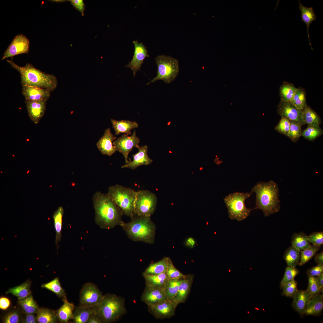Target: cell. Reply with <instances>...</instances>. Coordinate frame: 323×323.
<instances>
[{
  "label": "cell",
  "mask_w": 323,
  "mask_h": 323,
  "mask_svg": "<svg viewBox=\"0 0 323 323\" xmlns=\"http://www.w3.org/2000/svg\"><path fill=\"white\" fill-rule=\"evenodd\" d=\"M155 60L157 66V74L147 85L159 80L167 83L173 82L179 71L178 60L171 56L164 54L158 55Z\"/></svg>",
  "instance_id": "obj_8"
},
{
  "label": "cell",
  "mask_w": 323,
  "mask_h": 323,
  "mask_svg": "<svg viewBox=\"0 0 323 323\" xmlns=\"http://www.w3.org/2000/svg\"><path fill=\"white\" fill-rule=\"evenodd\" d=\"M126 313L124 299L114 294L103 295L100 303L95 306V313L102 323L115 322Z\"/></svg>",
  "instance_id": "obj_5"
},
{
  "label": "cell",
  "mask_w": 323,
  "mask_h": 323,
  "mask_svg": "<svg viewBox=\"0 0 323 323\" xmlns=\"http://www.w3.org/2000/svg\"><path fill=\"white\" fill-rule=\"evenodd\" d=\"M63 303L56 312L57 317L61 322L67 323L73 319V311L75 307L74 304L68 301L66 298H63Z\"/></svg>",
  "instance_id": "obj_27"
},
{
  "label": "cell",
  "mask_w": 323,
  "mask_h": 323,
  "mask_svg": "<svg viewBox=\"0 0 323 323\" xmlns=\"http://www.w3.org/2000/svg\"><path fill=\"white\" fill-rule=\"evenodd\" d=\"M79 296L80 305L95 307L100 303L103 295L95 285L87 282L83 286Z\"/></svg>",
  "instance_id": "obj_10"
},
{
  "label": "cell",
  "mask_w": 323,
  "mask_h": 323,
  "mask_svg": "<svg viewBox=\"0 0 323 323\" xmlns=\"http://www.w3.org/2000/svg\"><path fill=\"white\" fill-rule=\"evenodd\" d=\"M10 302L7 298L1 297L0 299V308L2 310H5L10 306Z\"/></svg>",
  "instance_id": "obj_53"
},
{
  "label": "cell",
  "mask_w": 323,
  "mask_h": 323,
  "mask_svg": "<svg viewBox=\"0 0 323 323\" xmlns=\"http://www.w3.org/2000/svg\"><path fill=\"white\" fill-rule=\"evenodd\" d=\"M315 261L318 264L323 265V251L316 255L315 257Z\"/></svg>",
  "instance_id": "obj_56"
},
{
  "label": "cell",
  "mask_w": 323,
  "mask_h": 323,
  "mask_svg": "<svg viewBox=\"0 0 323 323\" xmlns=\"http://www.w3.org/2000/svg\"><path fill=\"white\" fill-rule=\"evenodd\" d=\"M167 299L163 290L154 289L146 286L141 297V301L147 305H154Z\"/></svg>",
  "instance_id": "obj_20"
},
{
  "label": "cell",
  "mask_w": 323,
  "mask_h": 323,
  "mask_svg": "<svg viewBox=\"0 0 323 323\" xmlns=\"http://www.w3.org/2000/svg\"><path fill=\"white\" fill-rule=\"evenodd\" d=\"M292 245L300 251L309 248L311 245L308 239V236L304 232L295 233L291 240Z\"/></svg>",
  "instance_id": "obj_33"
},
{
  "label": "cell",
  "mask_w": 323,
  "mask_h": 323,
  "mask_svg": "<svg viewBox=\"0 0 323 323\" xmlns=\"http://www.w3.org/2000/svg\"><path fill=\"white\" fill-rule=\"evenodd\" d=\"M252 192H235L229 194L224 199L228 216L232 220L240 221L246 219L252 209L247 208L245 204Z\"/></svg>",
  "instance_id": "obj_7"
},
{
  "label": "cell",
  "mask_w": 323,
  "mask_h": 323,
  "mask_svg": "<svg viewBox=\"0 0 323 323\" xmlns=\"http://www.w3.org/2000/svg\"><path fill=\"white\" fill-rule=\"evenodd\" d=\"M251 192L256 194V206L254 209L261 210L266 217L280 211L279 189L277 184L273 180L258 182Z\"/></svg>",
  "instance_id": "obj_2"
},
{
  "label": "cell",
  "mask_w": 323,
  "mask_h": 323,
  "mask_svg": "<svg viewBox=\"0 0 323 323\" xmlns=\"http://www.w3.org/2000/svg\"><path fill=\"white\" fill-rule=\"evenodd\" d=\"M20 320V316L18 313L13 311L8 313L4 318V322L5 323H17Z\"/></svg>",
  "instance_id": "obj_50"
},
{
  "label": "cell",
  "mask_w": 323,
  "mask_h": 323,
  "mask_svg": "<svg viewBox=\"0 0 323 323\" xmlns=\"http://www.w3.org/2000/svg\"><path fill=\"white\" fill-rule=\"evenodd\" d=\"M138 152L132 155L133 160L129 158L128 162L121 167V168H129L134 170L142 165H148L150 164L153 160L150 159L147 154L148 146H142L138 148Z\"/></svg>",
  "instance_id": "obj_16"
},
{
  "label": "cell",
  "mask_w": 323,
  "mask_h": 323,
  "mask_svg": "<svg viewBox=\"0 0 323 323\" xmlns=\"http://www.w3.org/2000/svg\"><path fill=\"white\" fill-rule=\"evenodd\" d=\"M132 43L134 46V52L133 58L129 63L125 66L130 68L133 71V76H135L137 72L140 70L143 60L149 55L146 47L142 42H139L137 40H134Z\"/></svg>",
  "instance_id": "obj_15"
},
{
  "label": "cell",
  "mask_w": 323,
  "mask_h": 323,
  "mask_svg": "<svg viewBox=\"0 0 323 323\" xmlns=\"http://www.w3.org/2000/svg\"><path fill=\"white\" fill-rule=\"evenodd\" d=\"M166 273L168 277L172 279L184 278L187 276V275L181 273L176 268L169 258H168Z\"/></svg>",
  "instance_id": "obj_45"
},
{
  "label": "cell",
  "mask_w": 323,
  "mask_h": 323,
  "mask_svg": "<svg viewBox=\"0 0 323 323\" xmlns=\"http://www.w3.org/2000/svg\"><path fill=\"white\" fill-rule=\"evenodd\" d=\"M47 100H25L28 113L31 120L37 124L42 118L46 109Z\"/></svg>",
  "instance_id": "obj_17"
},
{
  "label": "cell",
  "mask_w": 323,
  "mask_h": 323,
  "mask_svg": "<svg viewBox=\"0 0 323 323\" xmlns=\"http://www.w3.org/2000/svg\"><path fill=\"white\" fill-rule=\"evenodd\" d=\"M299 271L295 267L288 266L285 269L284 277L280 283L281 288L287 284L294 279L295 277L299 273Z\"/></svg>",
  "instance_id": "obj_44"
},
{
  "label": "cell",
  "mask_w": 323,
  "mask_h": 323,
  "mask_svg": "<svg viewBox=\"0 0 323 323\" xmlns=\"http://www.w3.org/2000/svg\"><path fill=\"white\" fill-rule=\"evenodd\" d=\"M140 139L136 135L134 130L132 135L130 136L124 134L118 138L113 142V145L116 148L117 151L122 154L125 159V163H127L128 154L134 147L138 148Z\"/></svg>",
  "instance_id": "obj_11"
},
{
  "label": "cell",
  "mask_w": 323,
  "mask_h": 323,
  "mask_svg": "<svg viewBox=\"0 0 323 323\" xmlns=\"http://www.w3.org/2000/svg\"><path fill=\"white\" fill-rule=\"evenodd\" d=\"M7 61L13 68L19 73L22 86H37L46 89L51 92L56 88L57 80L54 75L43 72L30 63H27L25 66H20L13 62V58Z\"/></svg>",
  "instance_id": "obj_3"
},
{
  "label": "cell",
  "mask_w": 323,
  "mask_h": 323,
  "mask_svg": "<svg viewBox=\"0 0 323 323\" xmlns=\"http://www.w3.org/2000/svg\"><path fill=\"white\" fill-rule=\"evenodd\" d=\"M290 121V128L287 136L292 141L296 142L301 135V126L297 121L292 120Z\"/></svg>",
  "instance_id": "obj_43"
},
{
  "label": "cell",
  "mask_w": 323,
  "mask_h": 323,
  "mask_svg": "<svg viewBox=\"0 0 323 323\" xmlns=\"http://www.w3.org/2000/svg\"><path fill=\"white\" fill-rule=\"evenodd\" d=\"M306 96L304 89L302 87L297 88L291 102L298 108L302 110L307 106Z\"/></svg>",
  "instance_id": "obj_40"
},
{
  "label": "cell",
  "mask_w": 323,
  "mask_h": 323,
  "mask_svg": "<svg viewBox=\"0 0 323 323\" xmlns=\"http://www.w3.org/2000/svg\"><path fill=\"white\" fill-rule=\"evenodd\" d=\"M120 226L132 240L150 244L154 242L156 227L150 217H134L129 222L122 221Z\"/></svg>",
  "instance_id": "obj_4"
},
{
  "label": "cell",
  "mask_w": 323,
  "mask_h": 323,
  "mask_svg": "<svg viewBox=\"0 0 323 323\" xmlns=\"http://www.w3.org/2000/svg\"><path fill=\"white\" fill-rule=\"evenodd\" d=\"M95 306L87 307L79 305L75 307L73 312L74 323H87L90 316L95 313Z\"/></svg>",
  "instance_id": "obj_23"
},
{
  "label": "cell",
  "mask_w": 323,
  "mask_h": 323,
  "mask_svg": "<svg viewBox=\"0 0 323 323\" xmlns=\"http://www.w3.org/2000/svg\"><path fill=\"white\" fill-rule=\"evenodd\" d=\"M290 126V120L286 118L281 117L279 123L275 127V129L280 133L287 136Z\"/></svg>",
  "instance_id": "obj_48"
},
{
  "label": "cell",
  "mask_w": 323,
  "mask_h": 323,
  "mask_svg": "<svg viewBox=\"0 0 323 323\" xmlns=\"http://www.w3.org/2000/svg\"><path fill=\"white\" fill-rule=\"evenodd\" d=\"M307 290L312 295L321 292L318 281L315 276H308V284Z\"/></svg>",
  "instance_id": "obj_47"
},
{
  "label": "cell",
  "mask_w": 323,
  "mask_h": 323,
  "mask_svg": "<svg viewBox=\"0 0 323 323\" xmlns=\"http://www.w3.org/2000/svg\"><path fill=\"white\" fill-rule=\"evenodd\" d=\"M323 273V265H319L314 266L308 269L307 274L308 276H315Z\"/></svg>",
  "instance_id": "obj_51"
},
{
  "label": "cell",
  "mask_w": 323,
  "mask_h": 323,
  "mask_svg": "<svg viewBox=\"0 0 323 323\" xmlns=\"http://www.w3.org/2000/svg\"><path fill=\"white\" fill-rule=\"evenodd\" d=\"M297 88L291 83L285 81L284 82L280 87L281 100L291 102Z\"/></svg>",
  "instance_id": "obj_37"
},
{
  "label": "cell",
  "mask_w": 323,
  "mask_h": 323,
  "mask_svg": "<svg viewBox=\"0 0 323 323\" xmlns=\"http://www.w3.org/2000/svg\"><path fill=\"white\" fill-rule=\"evenodd\" d=\"M101 320L98 316L94 313L89 317L87 323H102Z\"/></svg>",
  "instance_id": "obj_54"
},
{
  "label": "cell",
  "mask_w": 323,
  "mask_h": 323,
  "mask_svg": "<svg viewBox=\"0 0 323 323\" xmlns=\"http://www.w3.org/2000/svg\"><path fill=\"white\" fill-rule=\"evenodd\" d=\"M6 293L11 294L16 296L19 300L25 298L31 295L30 283L26 281L19 285L11 288Z\"/></svg>",
  "instance_id": "obj_36"
},
{
  "label": "cell",
  "mask_w": 323,
  "mask_h": 323,
  "mask_svg": "<svg viewBox=\"0 0 323 323\" xmlns=\"http://www.w3.org/2000/svg\"><path fill=\"white\" fill-rule=\"evenodd\" d=\"M147 306L148 311L155 318L162 319L170 318L174 316L177 306L173 301L167 299Z\"/></svg>",
  "instance_id": "obj_13"
},
{
  "label": "cell",
  "mask_w": 323,
  "mask_h": 323,
  "mask_svg": "<svg viewBox=\"0 0 323 323\" xmlns=\"http://www.w3.org/2000/svg\"><path fill=\"white\" fill-rule=\"evenodd\" d=\"M312 296L307 290H298L292 297V305L295 310L300 314H304Z\"/></svg>",
  "instance_id": "obj_22"
},
{
  "label": "cell",
  "mask_w": 323,
  "mask_h": 323,
  "mask_svg": "<svg viewBox=\"0 0 323 323\" xmlns=\"http://www.w3.org/2000/svg\"><path fill=\"white\" fill-rule=\"evenodd\" d=\"M323 308V295L318 293L312 296L308 302L304 313L307 315H317L321 313Z\"/></svg>",
  "instance_id": "obj_24"
},
{
  "label": "cell",
  "mask_w": 323,
  "mask_h": 323,
  "mask_svg": "<svg viewBox=\"0 0 323 323\" xmlns=\"http://www.w3.org/2000/svg\"><path fill=\"white\" fill-rule=\"evenodd\" d=\"M299 3V8L301 11V21L304 22L307 26V31L309 41V43L312 50H313L310 42V36L309 34V28L311 23L315 21L316 16L314 12L313 7H307L304 6L299 0H298Z\"/></svg>",
  "instance_id": "obj_28"
},
{
  "label": "cell",
  "mask_w": 323,
  "mask_h": 323,
  "mask_svg": "<svg viewBox=\"0 0 323 323\" xmlns=\"http://www.w3.org/2000/svg\"><path fill=\"white\" fill-rule=\"evenodd\" d=\"M323 133L319 126L308 125L307 127L302 132L301 136L310 141H313L321 135Z\"/></svg>",
  "instance_id": "obj_41"
},
{
  "label": "cell",
  "mask_w": 323,
  "mask_h": 323,
  "mask_svg": "<svg viewBox=\"0 0 323 323\" xmlns=\"http://www.w3.org/2000/svg\"><path fill=\"white\" fill-rule=\"evenodd\" d=\"M42 287L52 292L60 297L63 298L66 297L65 290L62 287L58 278L56 277L51 281L42 284Z\"/></svg>",
  "instance_id": "obj_39"
},
{
  "label": "cell",
  "mask_w": 323,
  "mask_h": 323,
  "mask_svg": "<svg viewBox=\"0 0 323 323\" xmlns=\"http://www.w3.org/2000/svg\"><path fill=\"white\" fill-rule=\"evenodd\" d=\"M277 112L281 117L297 121L301 126L305 124L303 118L302 110L298 108L291 102L281 100L278 105Z\"/></svg>",
  "instance_id": "obj_14"
},
{
  "label": "cell",
  "mask_w": 323,
  "mask_h": 323,
  "mask_svg": "<svg viewBox=\"0 0 323 323\" xmlns=\"http://www.w3.org/2000/svg\"><path fill=\"white\" fill-rule=\"evenodd\" d=\"M112 126L115 131V134L118 135L121 133H124L129 135L131 134L132 129L138 127V125L135 121L122 120L120 121L111 119Z\"/></svg>",
  "instance_id": "obj_25"
},
{
  "label": "cell",
  "mask_w": 323,
  "mask_h": 323,
  "mask_svg": "<svg viewBox=\"0 0 323 323\" xmlns=\"http://www.w3.org/2000/svg\"><path fill=\"white\" fill-rule=\"evenodd\" d=\"M69 1L71 2L73 6L81 13L82 16H83L85 7L83 1L82 0H71Z\"/></svg>",
  "instance_id": "obj_52"
},
{
  "label": "cell",
  "mask_w": 323,
  "mask_h": 323,
  "mask_svg": "<svg viewBox=\"0 0 323 323\" xmlns=\"http://www.w3.org/2000/svg\"><path fill=\"white\" fill-rule=\"evenodd\" d=\"M168 258L164 257L158 262L150 263L145 270L143 274L155 275L166 273Z\"/></svg>",
  "instance_id": "obj_29"
},
{
  "label": "cell",
  "mask_w": 323,
  "mask_h": 323,
  "mask_svg": "<svg viewBox=\"0 0 323 323\" xmlns=\"http://www.w3.org/2000/svg\"><path fill=\"white\" fill-rule=\"evenodd\" d=\"M300 251L293 246L288 248L285 251L283 258L288 266L295 267L299 265Z\"/></svg>",
  "instance_id": "obj_32"
},
{
  "label": "cell",
  "mask_w": 323,
  "mask_h": 323,
  "mask_svg": "<svg viewBox=\"0 0 323 323\" xmlns=\"http://www.w3.org/2000/svg\"><path fill=\"white\" fill-rule=\"evenodd\" d=\"M303 118L305 124L319 126L321 122L320 117L310 106H307L303 110Z\"/></svg>",
  "instance_id": "obj_35"
},
{
  "label": "cell",
  "mask_w": 323,
  "mask_h": 323,
  "mask_svg": "<svg viewBox=\"0 0 323 323\" xmlns=\"http://www.w3.org/2000/svg\"><path fill=\"white\" fill-rule=\"evenodd\" d=\"M30 41L23 34L16 35L5 51L1 60L8 57L13 58L15 56L28 54L29 51Z\"/></svg>",
  "instance_id": "obj_12"
},
{
  "label": "cell",
  "mask_w": 323,
  "mask_h": 323,
  "mask_svg": "<svg viewBox=\"0 0 323 323\" xmlns=\"http://www.w3.org/2000/svg\"><path fill=\"white\" fill-rule=\"evenodd\" d=\"M157 199L156 195L150 191L140 190L137 191L134 203L135 215L150 217L155 211Z\"/></svg>",
  "instance_id": "obj_9"
},
{
  "label": "cell",
  "mask_w": 323,
  "mask_h": 323,
  "mask_svg": "<svg viewBox=\"0 0 323 323\" xmlns=\"http://www.w3.org/2000/svg\"><path fill=\"white\" fill-rule=\"evenodd\" d=\"M19 303L26 314L36 313L39 309L36 302L31 295L19 299Z\"/></svg>",
  "instance_id": "obj_38"
},
{
  "label": "cell",
  "mask_w": 323,
  "mask_h": 323,
  "mask_svg": "<svg viewBox=\"0 0 323 323\" xmlns=\"http://www.w3.org/2000/svg\"><path fill=\"white\" fill-rule=\"evenodd\" d=\"M25 319V322L26 323H35L36 322L37 317L33 314H27Z\"/></svg>",
  "instance_id": "obj_55"
},
{
  "label": "cell",
  "mask_w": 323,
  "mask_h": 323,
  "mask_svg": "<svg viewBox=\"0 0 323 323\" xmlns=\"http://www.w3.org/2000/svg\"><path fill=\"white\" fill-rule=\"evenodd\" d=\"M143 275L145 280L146 286L163 290L169 278L166 273L155 275L143 274Z\"/></svg>",
  "instance_id": "obj_26"
},
{
  "label": "cell",
  "mask_w": 323,
  "mask_h": 323,
  "mask_svg": "<svg viewBox=\"0 0 323 323\" xmlns=\"http://www.w3.org/2000/svg\"><path fill=\"white\" fill-rule=\"evenodd\" d=\"M297 283L294 279L285 284L283 287L281 295L287 297H293L298 291Z\"/></svg>",
  "instance_id": "obj_46"
},
{
  "label": "cell",
  "mask_w": 323,
  "mask_h": 323,
  "mask_svg": "<svg viewBox=\"0 0 323 323\" xmlns=\"http://www.w3.org/2000/svg\"><path fill=\"white\" fill-rule=\"evenodd\" d=\"M320 286L321 292L323 291V273L316 277Z\"/></svg>",
  "instance_id": "obj_58"
},
{
  "label": "cell",
  "mask_w": 323,
  "mask_h": 323,
  "mask_svg": "<svg viewBox=\"0 0 323 323\" xmlns=\"http://www.w3.org/2000/svg\"><path fill=\"white\" fill-rule=\"evenodd\" d=\"M184 278L172 279L168 278L163 289L167 299L173 301L177 293L181 283Z\"/></svg>",
  "instance_id": "obj_31"
},
{
  "label": "cell",
  "mask_w": 323,
  "mask_h": 323,
  "mask_svg": "<svg viewBox=\"0 0 323 323\" xmlns=\"http://www.w3.org/2000/svg\"><path fill=\"white\" fill-rule=\"evenodd\" d=\"M51 91L42 88L34 86H23L22 93L26 100H47L50 95Z\"/></svg>",
  "instance_id": "obj_19"
},
{
  "label": "cell",
  "mask_w": 323,
  "mask_h": 323,
  "mask_svg": "<svg viewBox=\"0 0 323 323\" xmlns=\"http://www.w3.org/2000/svg\"><path fill=\"white\" fill-rule=\"evenodd\" d=\"M193 278V275H187L181 283L177 293L173 300L177 306L186 301L191 290Z\"/></svg>",
  "instance_id": "obj_21"
},
{
  "label": "cell",
  "mask_w": 323,
  "mask_h": 323,
  "mask_svg": "<svg viewBox=\"0 0 323 323\" xmlns=\"http://www.w3.org/2000/svg\"><path fill=\"white\" fill-rule=\"evenodd\" d=\"M320 247L311 245L308 248L300 251L299 265L302 266L307 262L315 255Z\"/></svg>",
  "instance_id": "obj_42"
},
{
  "label": "cell",
  "mask_w": 323,
  "mask_h": 323,
  "mask_svg": "<svg viewBox=\"0 0 323 323\" xmlns=\"http://www.w3.org/2000/svg\"><path fill=\"white\" fill-rule=\"evenodd\" d=\"M36 313L37 321L40 323H56L58 319L56 312L47 308H39Z\"/></svg>",
  "instance_id": "obj_34"
},
{
  "label": "cell",
  "mask_w": 323,
  "mask_h": 323,
  "mask_svg": "<svg viewBox=\"0 0 323 323\" xmlns=\"http://www.w3.org/2000/svg\"><path fill=\"white\" fill-rule=\"evenodd\" d=\"M64 209L62 207L59 206L53 214L54 228L56 231L55 245L57 250L59 249V243L62 237V217Z\"/></svg>",
  "instance_id": "obj_30"
},
{
  "label": "cell",
  "mask_w": 323,
  "mask_h": 323,
  "mask_svg": "<svg viewBox=\"0 0 323 323\" xmlns=\"http://www.w3.org/2000/svg\"><path fill=\"white\" fill-rule=\"evenodd\" d=\"M137 191L117 184L109 187L107 194L123 214L132 218L134 217V203Z\"/></svg>",
  "instance_id": "obj_6"
},
{
  "label": "cell",
  "mask_w": 323,
  "mask_h": 323,
  "mask_svg": "<svg viewBox=\"0 0 323 323\" xmlns=\"http://www.w3.org/2000/svg\"><path fill=\"white\" fill-rule=\"evenodd\" d=\"M92 200L95 222L100 228L109 229L120 225L123 214L107 193L97 191Z\"/></svg>",
  "instance_id": "obj_1"
},
{
  "label": "cell",
  "mask_w": 323,
  "mask_h": 323,
  "mask_svg": "<svg viewBox=\"0 0 323 323\" xmlns=\"http://www.w3.org/2000/svg\"><path fill=\"white\" fill-rule=\"evenodd\" d=\"M308 239L312 245L320 247L323 244V232H313L308 236Z\"/></svg>",
  "instance_id": "obj_49"
},
{
  "label": "cell",
  "mask_w": 323,
  "mask_h": 323,
  "mask_svg": "<svg viewBox=\"0 0 323 323\" xmlns=\"http://www.w3.org/2000/svg\"><path fill=\"white\" fill-rule=\"evenodd\" d=\"M116 138L112 133L109 128L106 129L103 135L96 144L97 146L103 155L112 156L116 150L113 141Z\"/></svg>",
  "instance_id": "obj_18"
},
{
  "label": "cell",
  "mask_w": 323,
  "mask_h": 323,
  "mask_svg": "<svg viewBox=\"0 0 323 323\" xmlns=\"http://www.w3.org/2000/svg\"><path fill=\"white\" fill-rule=\"evenodd\" d=\"M195 243L194 239L192 237H189L186 240L185 244L187 246L192 248L194 246Z\"/></svg>",
  "instance_id": "obj_57"
}]
</instances>
